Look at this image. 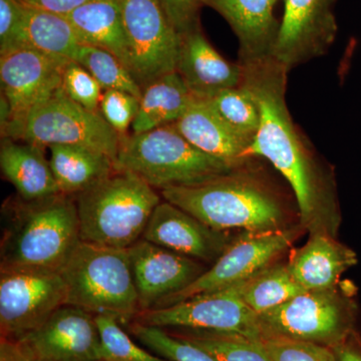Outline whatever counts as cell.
I'll use <instances>...</instances> for the list:
<instances>
[{"instance_id": "cell-32", "label": "cell", "mask_w": 361, "mask_h": 361, "mask_svg": "<svg viewBox=\"0 0 361 361\" xmlns=\"http://www.w3.org/2000/svg\"><path fill=\"white\" fill-rule=\"evenodd\" d=\"M106 361H171L155 356L137 346L111 316H96Z\"/></svg>"}, {"instance_id": "cell-8", "label": "cell", "mask_w": 361, "mask_h": 361, "mask_svg": "<svg viewBox=\"0 0 361 361\" xmlns=\"http://www.w3.org/2000/svg\"><path fill=\"white\" fill-rule=\"evenodd\" d=\"M123 135L99 111L87 110L59 87L27 116L14 141L35 146H73L92 149L116 161Z\"/></svg>"}, {"instance_id": "cell-19", "label": "cell", "mask_w": 361, "mask_h": 361, "mask_svg": "<svg viewBox=\"0 0 361 361\" xmlns=\"http://www.w3.org/2000/svg\"><path fill=\"white\" fill-rule=\"evenodd\" d=\"M277 0H205L228 21L239 40V61L272 56L280 23Z\"/></svg>"}, {"instance_id": "cell-6", "label": "cell", "mask_w": 361, "mask_h": 361, "mask_svg": "<svg viewBox=\"0 0 361 361\" xmlns=\"http://www.w3.org/2000/svg\"><path fill=\"white\" fill-rule=\"evenodd\" d=\"M116 164L159 191L191 186L234 169L194 147L174 123L123 135Z\"/></svg>"}, {"instance_id": "cell-39", "label": "cell", "mask_w": 361, "mask_h": 361, "mask_svg": "<svg viewBox=\"0 0 361 361\" xmlns=\"http://www.w3.org/2000/svg\"><path fill=\"white\" fill-rule=\"evenodd\" d=\"M0 361H35L18 341L0 339Z\"/></svg>"}, {"instance_id": "cell-1", "label": "cell", "mask_w": 361, "mask_h": 361, "mask_svg": "<svg viewBox=\"0 0 361 361\" xmlns=\"http://www.w3.org/2000/svg\"><path fill=\"white\" fill-rule=\"evenodd\" d=\"M238 61L243 66L242 84L255 97L261 114L245 158L266 159L286 180L305 231L336 237L341 212L336 180L292 120L286 103L288 70L273 56Z\"/></svg>"}, {"instance_id": "cell-23", "label": "cell", "mask_w": 361, "mask_h": 361, "mask_svg": "<svg viewBox=\"0 0 361 361\" xmlns=\"http://www.w3.org/2000/svg\"><path fill=\"white\" fill-rule=\"evenodd\" d=\"M82 44L66 16L25 6L11 51L27 47L66 63L75 61Z\"/></svg>"}, {"instance_id": "cell-38", "label": "cell", "mask_w": 361, "mask_h": 361, "mask_svg": "<svg viewBox=\"0 0 361 361\" xmlns=\"http://www.w3.org/2000/svg\"><path fill=\"white\" fill-rule=\"evenodd\" d=\"M26 6L66 16L90 0H20Z\"/></svg>"}, {"instance_id": "cell-22", "label": "cell", "mask_w": 361, "mask_h": 361, "mask_svg": "<svg viewBox=\"0 0 361 361\" xmlns=\"http://www.w3.org/2000/svg\"><path fill=\"white\" fill-rule=\"evenodd\" d=\"M44 148L4 137L0 149L2 175L25 201L40 200L61 193Z\"/></svg>"}, {"instance_id": "cell-21", "label": "cell", "mask_w": 361, "mask_h": 361, "mask_svg": "<svg viewBox=\"0 0 361 361\" xmlns=\"http://www.w3.org/2000/svg\"><path fill=\"white\" fill-rule=\"evenodd\" d=\"M357 262L355 252L327 234H310L287 261L292 276L304 290L338 286L341 276Z\"/></svg>"}, {"instance_id": "cell-24", "label": "cell", "mask_w": 361, "mask_h": 361, "mask_svg": "<svg viewBox=\"0 0 361 361\" xmlns=\"http://www.w3.org/2000/svg\"><path fill=\"white\" fill-rule=\"evenodd\" d=\"M66 18L84 44L111 52L129 68V51L120 0H90Z\"/></svg>"}, {"instance_id": "cell-35", "label": "cell", "mask_w": 361, "mask_h": 361, "mask_svg": "<svg viewBox=\"0 0 361 361\" xmlns=\"http://www.w3.org/2000/svg\"><path fill=\"white\" fill-rule=\"evenodd\" d=\"M140 108V99L122 90H104L99 113L121 135H127Z\"/></svg>"}, {"instance_id": "cell-13", "label": "cell", "mask_w": 361, "mask_h": 361, "mask_svg": "<svg viewBox=\"0 0 361 361\" xmlns=\"http://www.w3.org/2000/svg\"><path fill=\"white\" fill-rule=\"evenodd\" d=\"M68 63L27 47L0 54L1 94L11 109V121L2 137L16 140L30 111L61 87Z\"/></svg>"}, {"instance_id": "cell-41", "label": "cell", "mask_w": 361, "mask_h": 361, "mask_svg": "<svg viewBox=\"0 0 361 361\" xmlns=\"http://www.w3.org/2000/svg\"><path fill=\"white\" fill-rule=\"evenodd\" d=\"M104 361H106V360H104Z\"/></svg>"}, {"instance_id": "cell-37", "label": "cell", "mask_w": 361, "mask_h": 361, "mask_svg": "<svg viewBox=\"0 0 361 361\" xmlns=\"http://www.w3.org/2000/svg\"><path fill=\"white\" fill-rule=\"evenodd\" d=\"M23 8L20 0H0V54L13 49Z\"/></svg>"}, {"instance_id": "cell-3", "label": "cell", "mask_w": 361, "mask_h": 361, "mask_svg": "<svg viewBox=\"0 0 361 361\" xmlns=\"http://www.w3.org/2000/svg\"><path fill=\"white\" fill-rule=\"evenodd\" d=\"M80 243L75 198L59 193L14 202L1 240L0 269L61 272Z\"/></svg>"}, {"instance_id": "cell-9", "label": "cell", "mask_w": 361, "mask_h": 361, "mask_svg": "<svg viewBox=\"0 0 361 361\" xmlns=\"http://www.w3.org/2000/svg\"><path fill=\"white\" fill-rule=\"evenodd\" d=\"M129 68L142 90L175 73L180 35L159 0H120Z\"/></svg>"}, {"instance_id": "cell-17", "label": "cell", "mask_w": 361, "mask_h": 361, "mask_svg": "<svg viewBox=\"0 0 361 361\" xmlns=\"http://www.w3.org/2000/svg\"><path fill=\"white\" fill-rule=\"evenodd\" d=\"M234 238L164 199L152 214L142 237L205 264L216 262Z\"/></svg>"}, {"instance_id": "cell-40", "label": "cell", "mask_w": 361, "mask_h": 361, "mask_svg": "<svg viewBox=\"0 0 361 361\" xmlns=\"http://www.w3.org/2000/svg\"><path fill=\"white\" fill-rule=\"evenodd\" d=\"M334 349L338 361H361V348L353 339V336Z\"/></svg>"}, {"instance_id": "cell-34", "label": "cell", "mask_w": 361, "mask_h": 361, "mask_svg": "<svg viewBox=\"0 0 361 361\" xmlns=\"http://www.w3.org/2000/svg\"><path fill=\"white\" fill-rule=\"evenodd\" d=\"M261 342L272 361H338L334 348L319 344L272 336Z\"/></svg>"}, {"instance_id": "cell-33", "label": "cell", "mask_w": 361, "mask_h": 361, "mask_svg": "<svg viewBox=\"0 0 361 361\" xmlns=\"http://www.w3.org/2000/svg\"><path fill=\"white\" fill-rule=\"evenodd\" d=\"M61 87L75 103L87 110L99 111L103 87L90 71L77 61H70L63 68Z\"/></svg>"}, {"instance_id": "cell-36", "label": "cell", "mask_w": 361, "mask_h": 361, "mask_svg": "<svg viewBox=\"0 0 361 361\" xmlns=\"http://www.w3.org/2000/svg\"><path fill=\"white\" fill-rule=\"evenodd\" d=\"M180 35L199 25L198 16L205 0H159Z\"/></svg>"}, {"instance_id": "cell-26", "label": "cell", "mask_w": 361, "mask_h": 361, "mask_svg": "<svg viewBox=\"0 0 361 361\" xmlns=\"http://www.w3.org/2000/svg\"><path fill=\"white\" fill-rule=\"evenodd\" d=\"M52 172L61 193L75 197L116 170L111 157L73 146H51Z\"/></svg>"}, {"instance_id": "cell-28", "label": "cell", "mask_w": 361, "mask_h": 361, "mask_svg": "<svg viewBox=\"0 0 361 361\" xmlns=\"http://www.w3.org/2000/svg\"><path fill=\"white\" fill-rule=\"evenodd\" d=\"M172 334L207 351L217 361H272L261 339L205 329H179Z\"/></svg>"}, {"instance_id": "cell-18", "label": "cell", "mask_w": 361, "mask_h": 361, "mask_svg": "<svg viewBox=\"0 0 361 361\" xmlns=\"http://www.w3.org/2000/svg\"><path fill=\"white\" fill-rule=\"evenodd\" d=\"M176 73L194 97L210 99L243 82V66L223 58L199 25L180 35Z\"/></svg>"}, {"instance_id": "cell-5", "label": "cell", "mask_w": 361, "mask_h": 361, "mask_svg": "<svg viewBox=\"0 0 361 361\" xmlns=\"http://www.w3.org/2000/svg\"><path fill=\"white\" fill-rule=\"evenodd\" d=\"M59 273L66 286V305L111 316L123 326L141 312L128 249L80 241Z\"/></svg>"}, {"instance_id": "cell-30", "label": "cell", "mask_w": 361, "mask_h": 361, "mask_svg": "<svg viewBox=\"0 0 361 361\" xmlns=\"http://www.w3.org/2000/svg\"><path fill=\"white\" fill-rule=\"evenodd\" d=\"M75 61L84 66L96 78L104 90H116L129 92L141 99L142 90L122 61L111 52L92 45L82 44Z\"/></svg>"}, {"instance_id": "cell-4", "label": "cell", "mask_w": 361, "mask_h": 361, "mask_svg": "<svg viewBox=\"0 0 361 361\" xmlns=\"http://www.w3.org/2000/svg\"><path fill=\"white\" fill-rule=\"evenodd\" d=\"M80 241L128 249L142 239L161 194L134 173L116 168L75 195Z\"/></svg>"}, {"instance_id": "cell-42", "label": "cell", "mask_w": 361, "mask_h": 361, "mask_svg": "<svg viewBox=\"0 0 361 361\" xmlns=\"http://www.w3.org/2000/svg\"><path fill=\"white\" fill-rule=\"evenodd\" d=\"M101 361H104V360H101Z\"/></svg>"}, {"instance_id": "cell-27", "label": "cell", "mask_w": 361, "mask_h": 361, "mask_svg": "<svg viewBox=\"0 0 361 361\" xmlns=\"http://www.w3.org/2000/svg\"><path fill=\"white\" fill-rule=\"evenodd\" d=\"M305 291L292 276L286 263H274L247 279L242 296L257 314L278 307Z\"/></svg>"}, {"instance_id": "cell-12", "label": "cell", "mask_w": 361, "mask_h": 361, "mask_svg": "<svg viewBox=\"0 0 361 361\" xmlns=\"http://www.w3.org/2000/svg\"><path fill=\"white\" fill-rule=\"evenodd\" d=\"M303 230L299 224L278 232L242 233L233 239L224 253L196 281L179 293L169 297L157 308L175 305L190 297L249 279L276 263Z\"/></svg>"}, {"instance_id": "cell-20", "label": "cell", "mask_w": 361, "mask_h": 361, "mask_svg": "<svg viewBox=\"0 0 361 361\" xmlns=\"http://www.w3.org/2000/svg\"><path fill=\"white\" fill-rule=\"evenodd\" d=\"M174 126L197 149L230 167L249 161L245 153L251 142L233 130L207 99H195Z\"/></svg>"}, {"instance_id": "cell-7", "label": "cell", "mask_w": 361, "mask_h": 361, "mask_svg": "<svg viewBox=\"0 0 361 361\" xmlns=\"http://www.w3.org/2000/svg\"><path fill=\"white\" fill-rule=\"evenodd\" d=\"M263 337H281L334 348L353 336V310L338 286L305 290L259 314Z\"/></svg>"}, {"instance_id": "cell-16", "label": "cell", "mask_w": 361, "mask_h": 361, "mask_svg": "<svg viewBox=\"0 0 361 361\" xmlns=\"http://www.w3.org/2000/svg\"><path fill=\"white\" fill-rule=\"evenodd\" d=\"M142 311L158 307L186 289L208 268L196 259L141 239L128 248Z\"/></svg>"}, {"instance_id": "cell-29", "label": "cell", "mask_w": 361, "mask_h": 361, "mask_svg": "<svg viewBox=\"0 0 361 361\" xmlns=\"http://www.w3.org/2000/svg\"><path fill=\"white\" fill-rule=\"evenodd\" d=\"M207 101L233 130L252 144L260 127L261 114L255 97L245 85L223 90Z\"/></svg>"}, {"instance_id": "cell-11", "label": "cell", "mask_w": 361, "mask_h": 361, "mask_svg": "<svg viewBox=\"0 0 361 361\" xmlns=\"http://www.w3.org/2000/svg\"><path fill=\"white\" fill-rule=\"evenodd\" d=\"M66 286L59 272L0 269V332L20 341L39 329L66 305Z\"/></svg>"}, {"instance_id": "cell-25", "label": "cell", "mask_w": 361, "mask_h": 361, "mask_svg": "<svg viewBox=\"0 0 361 361\" xmlns=\"http://www.w3.org/2000/svg\"><path fill=\"white\" fill-rule=\"evenodd\" d=\"M195 99L176 71L154 80L142 89L133 133L140 134L175 123Z\"/></svg>"}, {"instance_id": "cell-15", "label": "cell", "mask_w": 361, "mask_h": 361, "mask_svg": "<svg viewBox=\"0 0 361 361\" xmlns=\"http://www.w3.org/2000/svg\"><path fill=\"white\" fill-rule=\"evenodd\" d=\"M18 341L35 361L104 360L96 316L66 304Z\"/></svg>"}, {"instance_id": "cell-2", "label": "cell", "mask_w": 361, "mask_h": 361, "mask_svg": "<svg viewBox=\"0 0 361 361\" xmlns=\"http://www.w3.org/2000/svg\"><path fill=\"white\" fill-rule=\"evenodd\" d=\"M191 185L161 190L170 202L218 231H282L292 227L285 197L250 161Z\"/></svg>"}, {"instance_id": "cell-14", "label": "cell", "mask_w": 361, "mask_h": 361, "mask_svg": "<svg viewBox=\"0 0 361 361\" xmlns=\"http://www.w3.org/2000/svg\"><path fill=\"white\" fill-rule=\"evenodd\" d=\"M334 0H284L272 56L290 71L324 56L334 44L337 23Z\"/></svg>"}, {"instance_id": "cell-10", "label": "cell", "mask_w": 361, "mask_h": 361, "mask_svg": "<svg viewBox=\"0 0 361 361\" xmlns=\"http://www.w3.org/2000/svg\"><path fill=\"white\" fill-rule=\"evenodd\" d=\"M246 280L190 297L175 305L142 311L134 322L166 329L215 330L262 339L259 314L242 296Z\"/></svg>"}, {"instance_id": "cell-31", "label": "cell", "mask_w": 361, "mask_h": 361, "mask_svg": "<svg viewBox=\"0 0 361 361\" xmlns=\"http://www.w3.org/2000/svg\"><path fill=\"white\" fill-rule=\"evenodd\" d=\"M132 336L161 357L171 361H217L207 351L167 329L133 322L127 326Z\"/></svg>"}]
</instances>
